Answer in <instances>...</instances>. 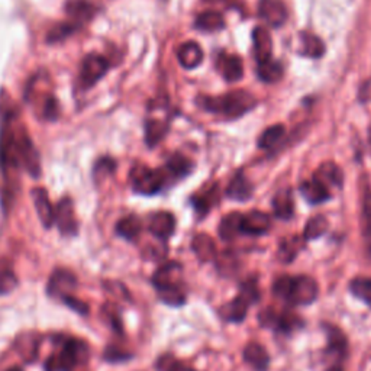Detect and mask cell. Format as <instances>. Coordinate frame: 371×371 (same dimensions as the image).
Segmentation results:
<instances>
[{"label":"cell","instance_id":"obj_1","mask_svg":"<svg viewBox=\"0 0 371 371\" xmlns=\"http://www.w3.org/2000/svg\"><path fill=\"white\" fill-rule=\"evenodd\" d=\"M15 119L16 112L9 109L2 116V128H0V168L9 183L16 180L19 168H25L35 179L41 174L38 151L24 128L16 129L13 126Z\"/></svg>","mask_w":371,"mask_h":371},{"label":"cell","instance_id":"obj_2","mask_svg":"<svg viewBox=\"0 0 371 371\" xmlns=\"http://www.w3.org/2000/svg\"><path fill=\"white\" fill-rule=\"evenodd\" d=\"M197 104L208 112L222 115L226 119H235L254 108L257 100L247 90H235L216 97H199Z\"/></svg>","mask_w":371,"mask_h":371},{"label":"cell","instance_id":"obj_3","mask_svg":"<svg viewBox=\"0 0 371 371\" xmlns=\"http://www.w3.org/2000/svg\"><path fill=\"white\" fill-rule=\"evenodd\" d=\"M277 297L292 305H311L319 295L318 283L308 276H281L273 284Z\"/></svg>","mask_w":371,"mask_h":371},{"label":"cell","instance_id":"obj_4","mask_svg":"<svg viewBox=\"0 0 371 371\" xmlns=\"http://www.w3.org/2000/svg\"><path fill=\"white\" fill-rule=\"evenodd\" d=\"M90 357L89 345L76 338L65 340L61 351L53 354L45 363V371H72L76 365L88 363Z\"/></svg>","mask_w":371,"mask_h":371},{"label":"cell","instance_id":"obj_5","mask_svg":"<svg viewBox=\"0 0 371 371\" xmlns=\"http://www.w3.org/2000/svg\"><path fill=\"white\" fill-rule=\"evenodd\" d=\"M132 189L141 195H156L167 183V177L161 170H151L147 165H137L131 172Z\"/></svg>","mask_w":371,"mask_h":371},{"label":"cell","instance_id":"obj_6","mask_svg":"<svg viewBox=\"0 0 371 371\" xmlns=\"http://www.w3.org/2000/svg\"><path fill=\"white\" fill-rule=\"evenodd\" d=\"M109 70V61L99 54H89L83 58L80 67V86L86 90L104 79Z\"/></svg>","mask_w":371,"mask_h":371},{"label":"cell","instance_id":"obj_7","mask_svg":"<svg viewBox=\"0 0 371 371\" xmlns=\"http://www.w3.org/2000/svg\"><path fill=\"white\" fill-rule=\"evenodd\" d=\"M258 320H260V324L265 328H272V329L286 332V333L293 332L303 325V320L299 316L293 315L292 312L279 313L272 308L263 311L258 316Z\"/></svg>","mask_w":371,"mask_h":371},{"label":"cell","instance_id":"obj_8","mask_svg":"<svg viewBox=\"0 0 371 371\" xmlns=\"http://www.w3.org/2000/svg\"><path fill=\"white\" fill-rule=\"evenodd\" d=\"M54 222L63 235H76L79 224L74 213V205L70 197H63L54 209Z\"/></svg>","mask_w":371,"mask_h":371},{"label":"cell","instance_id":"obj_9","mask_svg":"<svg viewBox=\"0 0 371 371\" xmlns=\"http://www.w3.org/2000/svg\"><path fill=\"white\" fill-rule=\"evenodd\" d=\"M77 286L76 276L67 268H57L49 277L47 292L53 297H64L69 296V293Z\"/></svg>","mask_w":371,"mask_h":371},{"label":"cell","instance_id":"obj_10","mask_svg":"<svg viewBox=\"0 0 371 371\" xmlns=\"http://www.w3.org/2000/svg\"><path fill=\"white\" fill-rule=\"evenodd\" d=\"M181 274H183V267L177 261H170L164 265H161L153 276V284L160 290H165L170 288H177L181 281Z\"/></svg>","mask_w":371,"mask_h":371},{"label":"cell","instance_id":"obj_11","mask_svg":"<svg viewBox=\"0 0 371 371\" xmlns=\"http://www.w3.org/2000/svg\"><path fill=\"white\" fill-rule=\"evenodd\" d=\"M64 10L65 15L70 18V24H73L79 29L84 24L92 21L96 13L94 5H92L89 0H65Z\"/></svg>","mask_w":371,"mask_h":371},{"label":"cell","instance_id":"obj_12","mask_svg":"<svg viewBox=\"0 0 371 371\" xmlns=\"http://www.w3.org/2000/svg\"><path fill=\"white\" fill-rule=\"evenodd\" d=\"M258 13L273 28H280L288 21V9L281 0H260Z\"/></svg>","mask_w":371,"mask_h":371},{"label":"cell","instance_id":"obj_13","mask_svg":"<svg viewBox=\"0 0 371 371\" xmlns=\"http://www.w3.org/2000/svg\"><path fill=\"white\" fill-rule=\"evenodd\" d=\"M176 229V217L170 212H157L149 216L148 231L158 240L170 238Z\"/></svg>","mask_w":371,"mask_h":371},{"label":"cell","instance_id":"obj_14","mask_svg":"<svg viewBox=\"0 0 371 371\" xmlns=\"http://www.w3.org/2000/svg\"><path fill=\"white\" fill-rule=\"evenodd\" d=\"M272 228V217L261 211H251L242 215L241 233L247 235H264Z\"/></svg>","mask_w":371,"mask_h":371},{"label":"cell","instance_id":"obj_15","mask_svg":"<svg viewBox=\"0 0 371 371\" xmlns=\"http://www.w3.org/2000/svg\"><path fill=\"white\" fill-rule=\"evenodd\" d=\"M217 72L224 76V79L229 83H235L242 79L244 64L242 58L233 54H219L216 60Z\"/></svg>","mask_w":371,"mask_h":371},{"label":"cell","instance_id":"obj_16","mask_svg":"<svg viewBox=\"0 0 371 371\" xmlns=\"http://www.w3.org/2000/svg\"><path fill=\"white\" fill-rule=\"evenodd\" d=\"M31 196L33 200V206L37 209L40 221L42 222L44 228L49 229L54 224V208L49 201L48 193L42 188H35L31 190Z\"/></svg>","mask_w":371,"mask_h":371},{"label":"cell","instance_id":"obj_17","mask_svg":"<svg viewBox=\"0 0 371 371\" xmlns=\"http://www.w3.org/2000/svg\"><path fill=\"white\" fill-rule=\"evenodd\" d=\"M219 200V188L216 183H208L205 188H201L193 197L192 205L199 215H206Z\"/></svg>","mask_w":371,"mask_h":371},{"label":"cell","instance_id":"obj_18","mask_svg":"<svg viewBox=\"0 0 371 371\" xmlns=\"http://www.w3.org/2000/svg\"><path fill=\"white\" fill-rule=\"evenodd\" d=\"M252 305V303L245 299L242 295H238L235 299H232L226 305H224L221 309H219V315L226 322H235L240 324L245 319L248 308Z\"/></svg>","mask_w":371,"mask_h":371},{"label":"cell","instance_id":"obj_19","mask_svg":"<svg viewBox=\"0 0 371 371\" xmlns=\"http://www.w3.org/2000/svg\"><path fill=\"white\" fill-rule=\"evenodd\" d=\"M313 179H316L319 183H322L327 189H329L331 186L341 188L344 183V174L341 168L332 161H325L320 164L313 174Z\"/></svg>","mask_w":371,"mask_h":371},{"label":"cell","instance_id":"obj_20","mask_svg":"<svg viewBox=\"0 0 371 371\" xmlns=\"http://www.w3.org/2000/svg\"><path fill=\"white\" fill-rule=\"evenodd\" d=\"M252 45H254V56L258 63L272 58L273 41L272 37H270V32L265 28H254V31H252Z\"/></svg>","mask_w":371,"mask_h":371},{"label":"cell","instance_id":"obj_21","mask_svg":"<svg viewBox=\"0 0 371 371\" xmlns=\"http://www.w3.org/2000/svg\"><path fill=\"white\" fill-rule=\"evenodd\" d=\"M192 249L201 263H209L216 258V245L208 233H197L192 241Z\"/></svg>","mask_w":371,"mask_h":371},{"label":"cell","instance_id":"obj_22","mask_svg":"<svg viewBox=\"0 0 371 371\" xmlns=\"http://www.w3.org/2000/svg\"><path fill=\"white\" fill-rule=\"evenodd\" d=\"M300 193L305 197L306 201L312 205L324 204L325 200L331 197L329 189H327L322 183H319L316 179L306 180L305 183L300 184Z\"/></svg>","mask_w":371,"mask_h":371},{"label":"cell","instance_id":"obj_23","mask_svg":"<svg viewBox=\"0 0 371 371\" xmlns=\"http://www.w3.org/2000/svg\"><path fill=\"white\" fill-rule=\"evenodd\" d=\"M244 360L256 371H267L270 365V356L265 348L257 343H251L244 349Z\"/></svg>","mask_w":371,"mask_h":371},{"label":"cell","instance_id":"obj_24","mask_svg":"<svg viewBox=\"0 0 371 371\" xmlns=\"http://www.w3.org/2000/svg\"><path fill=\"white\" fill-rule=\"evenodd\" d=\"M273 211L274 215L280 219H284V221H288V219H292L295 215V204H293V195L290 189H281L276 193V196L273 197Z\"/></svg>","mask_w":371,"mask_h":371},{"label":"cell","instance_id":"obj_25","mask_svg":"<svg viewBox=\"0 0 371 371\" xmlns=\"http://www.w3.org/2000/svg\"><path fill=\"white\" fill-rule=\"evenodd\" d=\"M177 58L184 69H189V70L196 69V67L201 63V60H204V51H201L200 45L193 41L184 42L179 48Z\"/></svg>","mask_w":371,"mask_h":371},{"label":"cell","instance_id":"obj_26","mask_svg":"<svg viewBox=\"0 0 371 371\" xmlns=\"http://www.w3.org/2000/svg\"><path fill=\"white\" fill-rule=\"evenodd\" d=\"M225 193L232 200L245 201L252 196V184L244 176V173L240 172L233 176V179L231 180Z\"/></svg>","mask_w":371,"mask_h":371},{"label":"cell","instance_id":"obj_27","mask_svg":"<svg viewBox=\"0 0 371 371\" xmlns=\"http://www.w3.org/2000/svg\"><path fill=\"white\" fill-rule=\"evenodd\" d=\"M361 229L365 241L371 242V189L368 181L361 180Z\"/></svg>","mask_w":371,"mask_h":371},{"label":"cell","instance_id":"obj_28","mask_svg":"<svg viewBox=\"0 0 371 371\" xmlns=\"http://www.w3.org/2000/svg\"><path fill=\"white\" fill-rule=\"evenodd\" d=\"M163 172L167 179H183L192 172V163L181 154H174L167 160Z\"/></svg>","mask_w":371,"mask_h":371},{"label":"cell","instance_id":"obj_29","mask_svg":"<svg viewBox=\"0 0 371 371\" xmlns=\"http://www.w3.org/2000/svg\"><path fill=\"white\" fill-rule=\"evenodd\" d=\"M168 119H160V117H151L145 124V141L148 147H156L168 131Z\"/></svg>","mask_w":371,"mask_h":371},{"label":"cell","instance_id":"obj_30","mask_svg":"<svg viewBox=\"0 0 371 371\" xmlns=\"http://www.w3.org/2000/svg\"><path fill=\"white\" fill-rule=\"evenodd\" d=\"M38 347L40 340L38 336H33L32 333H24L18 336V340L15 343V348L21 354V357L26 363H32L38 356Z\"/></svg>","mask_w":371,"mask_h":371},{"label":"cell","instance_id":"obj_31","mask_svg":"<svg viewBox=\"0 0 371 371\" xmlns=\"http://www.w3.org/2000/svg\"><path fill=\"white\" fill-rule=\"evenodd\" d=\"M241 221L242 215L238 212H232L222 217L221 225H219V235L224 241H232L241 233Z\"/></svg>","mask_w":371,"mask_h":371},{"label":"cell","instance_id":"obj_32","mask_svg":"<svg viewBox=\"0 0 371 371\" xmlns=\"http://www.w3.org/2000/svg\"><path fill=\"white\" fill-rule=\"evenodd\" d=\"M300 54L306 56L309 58H319L325 53V45L313 33L303 32L300 33Z\"/></svg>","mask_w":371,"mask_h":371},{"label":"cell","instance_id":"obj_33","mask_svg":"<svg viewBox=\"0 0 371 371\" xmlns=\"http://www.w3.org/2000/svg\"><path fill=\"white\" fill-rule=\"evenodd\" d=\"M141 231H142V222H141V219L135 215L121 219V221L116 225V233L128 241L137 240L140 237Z\"/></svg>","mask_w":371,"mask_h":371},{"label":"cell","instance_id":"obj_34","mask_svg":"<svg viewBox=\"0 0 371 371\" xmlns=\"http://www.w3.org/2000/svg\"><path fill=\"white\" fill-rule=\"evenodd\" d=\"M196 26L200 31H205V32H216V31H221L225 26V21L222 18V15L219 12L206 10L197 16Z\"/></svg>","mask_w":371,"mask_h":371},{"label":"cell","instance_id":"obj_35","mask_svg":"<svg viewBox=\"0 0 371 371\" xmlns=\"http://www.w3.org/2000/svg\"><path fill=\"white\" fill-rule=\"evenodd\" d=\"M257 74L264 83H276L283 77V67L279 61L268 58L265 61L258 63Z\"/></svg>","mask_w":371,"mask_h":371},{"label":"cell","instance_id":"obj_36","mask_svg":"<svg viewBox=\"0 0 371 371\" xmlns=\"http://www.w3.org/2000/svg\"><path fill=\"white\" fill-rule=\"evenodd\" d=\"M328 219L324 215H316L313 217H311L305 231H303V240L305 241H313L319 237H322V235L328 231Z\"/></svg>","mask_w":371,"mask_h":371},{"label":"cell","instance_id":"obj_37","mask_svg":"<svg viewBox=\"0 0 371 371\" xmlns=\"http://www.w3.org/2000/svg\"><path fill=\"white\" fill-rule=\"evenodd\" d=\"M303 247V240L299 237H289L281 241L279 248V258L281 263H290L296 258Z\"/></svg>","mask_w":371,"mask_h":371},{"label":"cell","instance_id":"obj_38","mask_svg":"<svg viewBox=\"0 0 371 371\" xmlns=\"http://www.w3.org/2000/svg\"><path fill=\"white\" fill-rule=\"evenodd\" d=\"M284 133H286V128L283 125H273V126L267 128L261 133V137L258 138V147L261 149L274 148L283 140Z\"/></svg>","mask_w":371,"mask_h":371},{"label":"cell","instance_id":"obj_39","mask_svg":"<svg viewBox=\"0 0 371 371\" xmlns=\"http://www.w3.org/2000/svg\"><path fill=\"white\" fill-rule=\"evenodd\" d=\"M351 293L371 308V279L357 277L349 283Z\"/></svg>","mask_w":371,"mask_h":371},{"label":"cell","instance_id":"obj_40","mask_svg":"<svg viewBox=\"0 0 371 371\" xmlns=\"http://www.w3.org/2000/svg\"><path fill=\"white\" fill-rule=\"evenodd\" d=\"M327 335H328V348L332 352L344 354L347 351V338L341 329L336 327L328 325L327 327Z\"/></svg>","mask_w":371,"mask_h":371},{"label":"cell","instance_id":"obj_41","mask_svg":"<svg viewBox=\"0 0 371 371\" xmlns=\"http://www.w3.org/2000/svg\"><path fill=\"white\" fill-rule=\"evenodd\" d=\"M79 28H76L73 24L70 22H61L57 24L56 26H53L49 29L48 35H47V41L49 44H54V42H60L63 40H65L67 37H70L73 32H76Z\"/></svg>","mask_w":371,"mask_h":371},{"label":"cell","instance_id":"obj_42","mask_svg":"<svg viewBox=\"0 0 371 371\" xmlns=\"http://www.w3.org/2000/svg\"><path fill=\"white\" fill-rule=\"evenodd\" d=\"M158 296L164 303H167V305H170V306H180V305H184V302H186V295L181 290L180 286H177V288L160 290Z\"/></svg>","mask_w":371,"mask_h":371},{"label":"cell","instance_id":"obj_43","mask_svg":"<svg viewBox=\"0 0 371 371\" xmlns=\"http://www.w3.org/2000/svg\"><path fill=\"white\" fill-rule=\"evenodd\" d=\"M16 286H18V279H16L12 270H0V295L10 293Z\"/></svg>","mask_w":371,"mask_h":371},{"label":"cell","instance_id":"obj_44","mask_svg":"<svg viewBox=\"0 0 371 371\" xmlns=\"http://www.w3.org/2000/svg\"><path fill=\"white\" fill-rule=\"evenodd\" d=\"M115 167H116V164H115V161L112 158L105 157L102 160H99L96 163V165H94V179H96V181L106 177L108 174H112L115 172Z\"/></svg>","mask_w":371,"mask_h":371},{"label":"cell","instance_id":"obj_45","mask_svg":"<svg viewBox=\"0 0 371 371\" xmlns=\"http://www.w3.org/2000/svg\"><path fill=\"white\" fill-rule=\"evenodd\" d=\"M158 368H160L161 371H196L195 368L188 367V365H184V364H180V363H177V361H173V360L168 361L167 357L160 358V361H158Z\"/></svg>","mask_w":371,"mask_h":371},{"label":"cell","instance_id":"obj_46","mask_svg":"<svg viewBox=\"0 0 371 371\" xmlns=\"http://www.w3.org/2000/svg\"><path fill=\"white\" fill-rule=\"evenodd\" d=\"M61 300L65 303L67 306H70L73 311H76L80 315H86L89 312V306L86 305V303H84L83 300H79V299L73 297L72 295L70 296H64Z\"/></svg>","mask_w":371,"mask_h":371},{"label":"cell","instance_id":"obj_47","mask_svg":"<svg viewBox=\"0 0 371 371\" xmlns=\"http://www.w3.org/2000/svg\"><path fill=\"white\" fill-rule=\"evenodd\" d=\"M8 371H22V368H21V367H12V368H9Z\"/></svg>","mask_w":371,"mask_h":371},{"label":"cell","instance_id":"obj_48","mask_svg":"<svg viewBox=\"0 0 371 371\" xmlns=\"http://www.w3.org/2000/svg\"><path fill=\"white\" fill-rule=\"evenodd\" d=\"M328 371H343L340 367H331Z\"/></svg>","mask_w":371,"mask_h":371},{"label":"cell","instance_id":"obj_49","mask_svg":"<svg viewBox=\"0 0 371 371\" xmlns=\"http://www.w3.org/2000/svg\"><path fill=\"white\" fill-rule=\"evenodd\" d=\"M206 2H209V3H213V2H219V0H206Z\"/></svg>","mask_w":371,"mask_h":371}]
</instances>
